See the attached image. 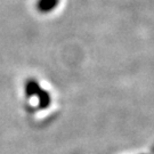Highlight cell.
I'll return each instance as SVG.
<instances>
[{
	"mask_svg": "<svg viewBox=\"0 0 154 154\" xmlns=\"http://www.w3.org/2000/svg\"><path fill=\"white\" fill-rule=\"evenodd\" d=\"M60 4V0H38L37 2V9L40 13H49L54 11L57 5Z\"/></svg>",
	"mask_w": 154,
	"mask_h": 154,
	"instance_id": "obj_2",
	"label": "cell"
},
{
	"mask_svg": "<svg viewBox=\"0 0 154 154\" xmlns=\"http://www.w3.org/2000/svg\"><path fill=\"white\" fill-rule=\"evenodd\" d=\"M25 93L29 97L30 96H37L39 99V107L40 109H47L50 104V96L47 91L39 86V83L35 80L29 79L25 83Z\"/></svg>",
	"mask_w": 154,
	"mask_h": 154,
	"instance_id": "obj_1",
	"label": "cell"
}]
</instances>
